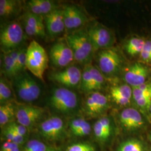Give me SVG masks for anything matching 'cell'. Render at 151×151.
<instances>
[{
    "instance_id": "obj_1",
    "label": "cell",
    "mask_w": 151,
    "mask_h": 151,
    "mask_svg": "<svg viewBox=\"0 0 151 151\" xmlns=\"http://www.w3.org/2000/svg\"><path fill=\"white\" fill-rule=\"evenodd\" d=\"M65 41L74 55L76 61L81 64H88L95 52L87 31H75L67 35Z\"/></svg>"
},
{
    "instance_id": "obj_2",
    "label": "cell",
    "mask_w": 151,
    "mask_h": 151,
    "mask_svg": "<svg viewBox=\"0 0 151 151\" xmlns=\"http://www.w3.org/2000/svg\"><path fill=\"white\" fill-rule=\"evenodd\" d=\"M48 56L43 47L35 40L29 44L27 50L26 67L39 79L43 80V75L48 66Z\"/></svg>"
},
{
    "instance_id": "obj_3",
    "label": "cell",
    "mask_w": 151,
    "mask_h": 151,
    "mask_svg": "<svg viewBox=\"0 0 151 151\" xmlns=\"http://www.w3.org/2000/svg\"><path fill=\"white\" fill-rule=\"evenodd\" d=\"M78 97L70 90L59 87L54 89L49 99L51 107L60 113H72L78 106Z\"/></svg>"
},
{
    "instance_id": "obj_4",
    "label": "cell",
    "mask_w": 151,
    "mask_h": 151,
    "mask_svg": "<svg viewBox=\"0 0 151 151\" xmlns=\"http://www.w3.org/2000/svg\"><path fill=\"white\" fill-rule=\"evenodd\" d=\"M23 29L18 22L6 24L1 29L0 44L4 53H9L17 49L24 39Z\"/></svg>"
},
{
    "instance_id": "obj_5",
    "label": "cell",
    "mask_w": 151,
    "mask_h": 151,
    "mask_svg": "<svg viewBox=\"0 0 151 151\" xmlns=\"http://www.w3.org/2000/svg\"><path fill=\"white\" fill-rule=\"evenodd\" d=\"M13 87L17 97L25 103H31L36 100L41 93L40 86L27 73L15 77Z\"/></svg>"
},
{
    "instance_id": "obj_6",
    "label": "cell",
    "mask_w": 151,
    "mask_h": 151,
    "mask_svg": "<svg viewBox=\"0 0 151 151\" xmlns=\"http://www.w3.org/2000/svg\"><path fill=\"white\" fill-rule=\"evenodd\" d=\"M99 68L102 73L108 76L116 74L121 68L122 60L118 52L113 48L99 50L97 54Z\"/></svg>"
},
{
    "instance_id": "obj_7",
    "label": "cell",
    "mask_w": 151,
    "mask_h": 151,
    "mask_svg": "<svg viewBox=\"0 0 151 151\" xmlns=\"http://www.w3.org/2000/svg\"><path fill=\"white\" fill-rule=\"evenodd\" d=\"M95 51L112 48L114 37L111 32L99 23H95L87 30Z\"/></svg>"
},
{
    "instance_id": "obj_8",
    "label": "cell",
    "mask_w": 151,
    "mask_h": 151,
    "mask_svg": "<svg viewBox=\"0 0 151 151\" xmlns=\"http://www.w3.org/2000/svg\"><path fill=\"white\" fill-rule=\"evenodd\" d=\"M49 56L53 64L60 68L68 66L75 60L72 49L65 41H60L52 47Z\"/></svg>"
},
{
    "instance_id": "obj_9",
    "label": "cell",
    "mask_w": 151,
    "mask_h": 151,
    "mask_svg": "<svg viewBox=\"0 0 151 151\" xmlns=\"http://www.w3.org/2000/svg\"><path fill=\"white\" fill-rule=\"evenodd\" d=\"M150 75V68L142 63L136 62L129 65L125 71L124 80L132 87L146 83Z\"/></svg>"
},
{
    "instance_id": "obj_10",
    "label": "cell",
    "mask_w": 151,
    "mask_h": 151,
    "mask_svg": "<svg viewBox=\"0 0 151 151\" xmlns=\"http://www.w3.org/2000/svg\"><path fill=\"white\" fill-rule=\"evenodd\" d=\"M43 108L32 106L20 105L16 111V118L19 124L30 128L43 116Z\"/></svg>"
},
{
    "instance_id": "obj_11",
    "label": "cell",
    "mask_w": 151,
    "mask_h": 151,
    "mask_svg": "<svg viewBox=\"0 0 151 151\" xmlns=\"http://www.w3.org/2000/svg\"><path fill=\"white\" fill-rule=\"evenodd\" d=\"M82 72L76 66H69L65 70L51 75V79L65 87L73 88L80 86Z\"/></svg>"
},
{
    "instance_id": "obj_12",
    "label": "cell",
    "mask_w": 151,
    "mask_h": 151,
    "mask_svg": "<svg viewBox=\"0 0 151 151\" xmlns=\"http://www.w3.org/2000/svg\"><path fill=\"white\" fill-rule=\"evenodd\" d=\"M65 29L73 32L83 27L87 22L86 15L75 6H68L63 10Z\"/></svg>"
},
{
    "instance_id": "obj_13",
    "label": "cell",
    "mask_w": 151,
    "mask_h": 151,
    "mask_svg": "<svg viewBox=\"0 0 151 151\" xmlns=\"http://www.w3.org/2000/svg\"><path fill=\"white\" fill-rule=\"evenodd\" d=\"M64 123L61 118L52 116L40 125L41 134L49 140L58 139L64 133Z\"/></svg>"
},
{
    "instance_id": "obj_14",
    "label": "cell",
    "mask_w": 151,
    "mask_h": 151,
    "mask_svg": "<svg viewBox=\"0 0 151 151\" xmlns=\"http://www.w3.org/2000/svg\"><path fill=\"white\" fill-rule=\"evenodd\" d=\"M119 121L125 129L131 131L139 129L145 125L142 114L134 108L124 109L119 115Z\"/></svg>"
},
{
    "instance_id": "obj_15",
    "label": "cell",
    "mask_w": 151,
    "mask_h": 151,
    "mask_svg": "<svg viewBox=\"0 0 151 151\" xmlns=\"http://www.w3.org/2000/svg\"><path fill=\"white\" fill-rule=\"evenodd\" d=\"M108 105V98L99 92H90L85 100L87 113L91 116H96L102 113Z\"/></svg>"
},
{
    "instance_id": "obj_16",
    "label": "cell",
    "mask_w": 151,
    "mask_h": 151,
    "mask_svg": "<svg viewBox=\"0 0 151 151\" xmlns=\"http://www.w3.org/2000/svg\"><path fill=\"white\" fill-rule=\"evenodd\" d=\"M45 22L48 33L52 37L59 35L65 29L63 10L55 9L45 15Z\"/></svg>"
},
{
    "instance_id": "obj_17",
    "label": "cell",
    "mask_w": 151,
    "mask_h": 151,
    "mask_svg": "<svg viewBox=\"0 0 151 151\" xmlns=\"http://www.w3.org/2000/svg\"><path fill=\"white\" fill-rule=\"evenodd\" d=\"M24 21V29L27 35L45 37L46 33L43 16L37 15L30 12L25 15Z\"/></svg>"
},
{
    "instance_id": "obj_18",
    "label": "cell",
    "mask_w": 151,
    "mask_h": 151,
    "mask_svg": "<svg viewBox=\"0 0 151 151\" xmlns=\"http://www.w3.org/2000/svg\"><path fill=\"white\" fill-rule=\"evenodd\" d=\"M110 94L114 101L119 105L124 106L129 104L133 96L132 87L128 84L112 87Z\"/></svg>"
},
{
    "instance_id": "obj_19",
    "label": "cell",
    "mask_w": 151,
    "mask_h": 151,
    "mask_svg": "<svg viewBox=\"0 0 151 151\" xmlns=\"http://www.w3.org/2000/svg\"><path fill=\"white\" fill-rule=\"evenodd\" d=\"M15 116H16V110L11 103L8 102L1 105L0 125L1 127L9 123L10 124Z\"/></svg>"
},
{
    "instance_id": "obj_20",
    "label": "cell",
    "mask_w": 151,
    "mask_h": 151,
    "mask_svg": "<svg viewBox=\"0 0 151 151\" xmlns=\"http://www.w3.org/2000/svg\"><path fill=\"white\" fill-rule=\"evenodd\" d=\"M145 42V39L138 37L130 38L125 45L126 52L132 56L139 55L143 50Z\"/></svg>"
},
{
    "instance_id": "obj_21",
    "label": "cell",
    "mask_w": 151,
    "mask_h": 151,
    "mask_svg": "<svg viewBox=\"0 0 151 151\" xmlns=\"http://www.w3.org/2000/svg\"><path fill=\"white\" fill-rule=\"evenodd\" d=\"M92 75V83L90 92L101 90L105 85V78L100 70L96 67L89 65Z\"/></svg>"
},
{
    "instance_id": "obj_22",
    "label": "cell",
    "mask_w": 151,
    "mask_h": 151,
    "mask_svg": "<svg viewBox=\"0 0 151 151\" xmlns=\"http://www.w3.org/2000/svg\"><path fill=\"white\" fill-rule=\"evenodd\" d=\"M17 2L13 0L0 1V16L2 17H8L12 15L17 11Z\"/></svg>"
},
{
    "instance_id": "obj_23",
    "label": "cell",
    "mask_w": 151,
    "mask_h": 151,
    "mask_svg": "<svg viewBox=\"0 0 151 151\" xmlns=\"http://www.w3.org/2000/svg\"><path fill=\"white\" fill-rule=\"evenodd\" d=\"M13 97V92L9 81L1 78L0 81V101L2 104L8 103Z\"/></svg>"
},
{
    "instance_id": "obj_24",
    "label": "cell",
    "mask_w": 151,
    "mask_h": 151,
    "mask_svg": "<svg viewBox=\"0 0 151 151\" xmlns=\"http://www.w3.org/2000/svg\"><path fill=\"white\" fill-rule=\"evenodd\" d=\"M3 71L6 75L10 77L16 76V67L9 53H3L2 54Z\"/></svg>"
},
{
    "instance_id": "obj_25",
    "label": "cell",
    "mask_w": 151,
    "mask_h": 151,
    "mask_svg": "<svg viewBox=\"0 0 151 151\" xmlns=\"http://www.w3.org/2000/svg\"><path fill=\"white\" fill-rule=\"evenodd\" d=\"M118 151H144L143 146L139 140L131 139L123 142Z\"/></svg>"
},
{
    "instance_id": "obj_26",
    "label": "cell",
    "mask_w": 151,
    "mask_h": 151,
    "mask_svg": "<svg viewBox=\"0 0 151 151\" xmlns=\"http://www.w3.org/2000/svg\"><path fill=\"white\" fill-rule=\"evenodd\" d=\"M133 96L134 100L147 96H151V83H145L139 86L132 87Z\"/></svg>"
},
{
    "instance_id": "obj_27",
    "label": "cell",
    "mask_w": 151,
    "mask_h": 151,
    "mask_svg": "<svg viewBox=\"0 0 151 151\" xmlns=\"http://www.w3.org/2000/svg\"><path fill=\"white\" fill-rule=\"evenodd\" d=\"M92 83V75L90 70L89 65H87L85 67L82 73L80 88L82 91L84 92H90Z\"/></svg>"
},
{
    "instance_id": "obj_28",
    "label": "cell",
    "mask_w": 151,
    "mask_h": 151,
    "mask_svg": "<svg viewBox=\"0 0 151 151\" xmlns=\"http://www.w3.org/2000/svg\"><path fill=\"white\" fill-rule=\"evenodd\" d=\"M48 148L47 146L39 140H30L22 151H47Z\"/></svg>"
},
{
    "instance_id": "obj_29",
    "label": "cell",
    "mask_w": 151,
    "mask_h": 151,
    "mask_svg": "<svg viewBox=\"0 0 151 151\" xmlns=\"http://www.w3.org/2000/svg\"><path fill=\"white\" fill-rule=\"evenodd\" d=\"M93 132L96 138L100 141H105L109 137L99 120H98L93 125Z\"/></svg>"
},
{
    "instance_id": "obj_30",
    "label": "cell",
    "mask_w": 151,
    "mask_h": 151,
    "mask_svg": "<svg viewBox=\"0 0 151 151\" xmlns=\"http://www.w3.org/2000/svg\"><path fill=\"white\" fill-rule=\"evenodd\" d=\"M40 6L43 15H47L52 11L55 10V6L54 3L49 0H37Z\"/></svg>"
},
{
    "instance_id": "obj_31",
    "label": "cell",
    "mask_w": 151,
    "mask_h": 151,
    "mask_svg": "<svg viewBox=\"0 0 151 151\" xmlns=\"http://www.w3.org/2000/svg\"><path fill=\"white\" fill-rule=\"evenodd\" d=\"M27 50V48H21L20 50V53L16 63V73H18L22 71L24 68V67H26Z\"/></svg>"
},
{
    "instance_id": "obj_32",
    "label": "cell",
    "mask_w": 151,
    "mask_h": 151,
    "mask_svg": "<svg viewBox=\"0 0 151 151\" xmlns=\"http://www.w3.org/2000/svg\"><path fill=\"white\" fill-rule=\"evenodd\" d=\"M138 107L145 111H150L151 105V96L141 97L134 100Z\"/></svg>"
},
{
    "instance_id": "obj_33",
    "label": "cell",
    "mask_w": 151,
    "mask_h": 151,
    "mask_svg": "<svg viewBox=\"0 0 151 151\" xmlns=\"http://www.w3.org/2000/svg\"><path fill=\"white\" fill-rule=\"evenodd\" d=\"M67 151H95V149L88 143H77L68 147Z\"/></svg>"
},
{
    "instance_id": "obj_34",
    "label": "cell",
    "mask_w": 151,
    "mask_h": 151,
    "mask_svg": "<svg viewBox=\"0 0 151 151\" xmlns=\"http://www.w3.org/2000/svg\"><path fill=\"white\" fill-rule=\"evenodd\" d=\"M87 122L83 118H78L72 120L70 123V129L73 133H75L85 125Z\"/></svg>"
},
{
    "instance_id": "obj_35",
    "label": "cell",
    "mask_w": 151,
    "mask_h": 151,
    "mask_svg": "<svg viewBox=\"0 0 151 151\" xmlns=\"http://www.w3.org/2000/svg\"><path fill=\"white\" fill-rule=\"evenodd\" d=\"M28 6L30 9L31 12L39 16H43V14L38 4L37 0H32L28 2Z\"/></svg>"
},
{
    "instance_id": "obj_36",
    "label": "cell",
    "mask_w": 151,
    "mask_h": 151,
    "mask_svg": "<svg viewBox=\"0 0 151 151\" xmlns=\"http://www.w3.org/2000/svg\"><path fill=\"white\" fill-rule=\"evenodd\" d=\"M99 120L102 124L103 128L105 130L106 134H108L109 137H110L111 132V122L110 119L106 116H104V117L101 118Z\"/></svg>"
},
{
    "instance_id": "obj_37",
    "label": "cell",
    "mask_w": 151,
    "mask_h": 151,
    "mask_svg": "<svg viewBox=\"0 0 151 151\" xmlns=\"http://www.w3.org/2000/svg\"><path fill=\"white\" fill-rule=\"evenodd\" d=\"M91 128L90 124L87 122L85 125L81 128L80 129L78 130L73 134L77 136H85V135H88L91 132Z\"/></svg>"
},
{
    "instance_id": "obj_38",
    "label": "cell",
    "mask_w": 151,
    "mask_h": 151,
    "mask_svg": "<svg viewBox=\"0 0 151 151\" xmlns=\"http://www.w3.org/2000/svg\"><path fill=\"white\" fill-rule=\"evenodd\" d=\"M9 125L20 135L24 137L27 133V128L21 124H16L15 123H11Z\"/></svg>"
},
{
    "instance_id": "obj_39",
    "label": "cell",
    "mask_w": 151,
    "mask_h": 151,
    "mask_svg": "<svg viewBox=\"0 0 151 151\" xmlns=\"http://www.w3.org/2000/svg\"><path fill=\"white\" fill-rule=\"evenodd\" d=\"M9 127H10L11 128V129L13 131V133H14V140L13 142L14 143L16 144L17 145L19 146L20 145H22L24 142V137L23 136L20 135L19 133H18L16 130L12 128H11V127L9 125Z\"/></svg>"
},
{
    "instance_id": "obj_40",
    "label": "cell",
    "mask_w": 151,
    "mask_h": 151,
    "mask_svg": "<svg viewBox=\"0 0 151 151\" xmlns=\"http://www.w3.org/2000/svg\"><path fill=\"white\" fill-rule=\"evenodd\" d=\"M16 146H18V145H17L14 142L7 141L2 145L1 147V151H11Z\"/></svg>"
},
{
    "instance_id": "obj_41",
    "label": "cell",
    "mask_w": 151,
    "mask_h": 151,
    "mask_svg": "<svg viewBox=\"0 0 151 151\" xmlns=\"http://www.w3.org/2000/svg\"><path fill=\"white\" fill-rule=\"evenodd\" d=\"M143 50H146L151 53V39L146 40Z\"/></svg>"
},
{
    "instance_id": "obj_42",
    "label": "cell",
    "mask_w": 151,
    "mask_h": 151,
    "mask_svg": "<svg viewBox=\"0 0 151 151\" xmlns=\"http://www.w3.org/2000/svg\"><path fill=\"white\" fill-rule=\"evenodd\" d=\"M11 151H20V149L19 148V146H16L15 148H14Z\"/></svg>"
},
{
    "instance_id": "obj_43",
    "label": "cell",
    "mask_w": 151,
    "mask_h": 151,
    "mask_svg": "<svg viewBox=\"0 0 151 151\" xmlns=\"http://www.w3.org/2000/svg\"><path fill=\"white\" fill-rule=\"evenodd\" d=\"M47 151H56L54 150H52V149H50V148H48V150H47Z\"/></svg>"
},
{
    "instance_id": "obj_44",
    "label": "cell",
    "mask_w": 151,
    "mask_h": 151,
    "mask_svg": "<svg viewBox=\"0 0 151 151\" xmlns=\"http://www.w3.org/2000/svg\"><path fill=\"white\" fill-rule=\"evenodd\" d=\"M150 112H151V106H150Z\"/></svg>"
}]
</instances>
